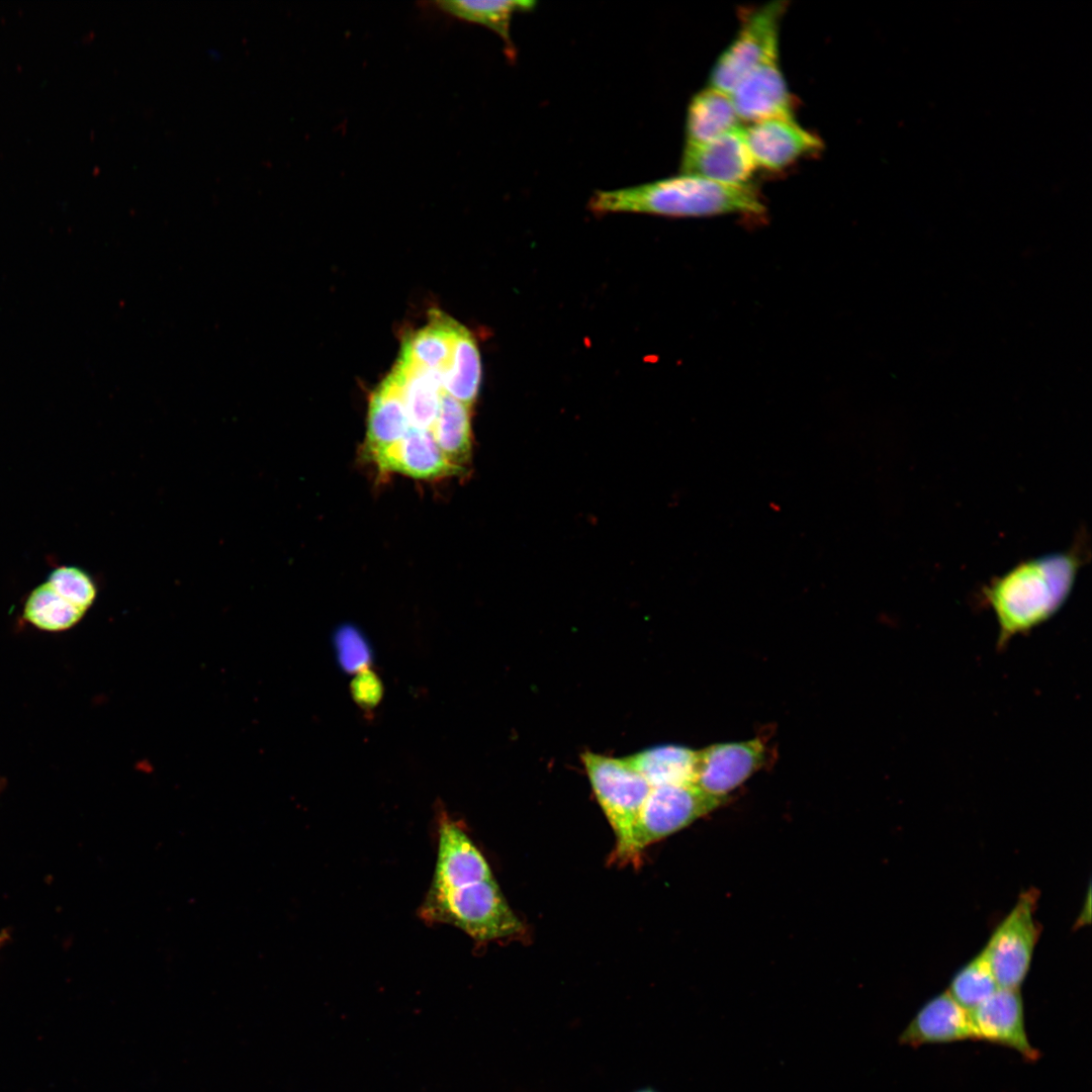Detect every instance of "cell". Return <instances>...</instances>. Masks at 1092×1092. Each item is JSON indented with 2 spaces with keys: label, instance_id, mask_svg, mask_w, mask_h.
<instances>
[{
  "label": "cell",
  "instance_id": "cell-5",
  "mask_svg": "<svg viewBox=\"0 0 1092 1092\" xmlns=\"http://www.w3.org/2000/svg\"><path fill=\"white\" fill-rule=\"evenodd\" d=\"M724 801L713 798L695 783L651 787L634 825L632 855L691 825Z\"/></svg>",
  "mask_w": 1092,
  "mask_h": 1092
},
{
  "label": "cell",
  "instance_id": "cell-2",
  "mask_svg": "<svg viewBox=\"0 0 1092 1092\" xmlns=\"http://www.w3.org/2000/svg\"><path fill=\"white\" fill-rule=\"evenodd\" d=\"M589 207L598 214L639 212L674 217L756 215L765 210L751 186L726 185L684 174L636 187L599 191Z\"/></svg>",
  "mask_w": 1092,
  "mask_h": 1092
},
{
  "label": "cell",
  "instance_id": "cell-3",
  "mask_svg": "<svg viewBox=\"0 0 1092 1092\" xmlns=\"http://www.w3.org/2000/svg\"><path fill=\"white\" fill-rule=\"evenodd\" d=\"M419 915L428 923L455 926L478 942L511 938L523 931L494 878L431 883Z\"/></svg>",
  "mask_w": 1092,
  "mask_h": 1092
},
{
  "label": "cell",
  "instance_id": "cell-21",
  "mask_svg": "<svg viewBox=\"0 0 1092 1092\" xmlns=\"http://www.w3.org/2000/svg\"><path fill=\"white\" fill-rule=\"evenodd\" d=\"M481 381V362L476 342L460 326L451 360L443 377V391L471 406L477 397Z\"/></svg>",
  "mask_w": 1092,
  "mask_h": 1092
},
{
  "label": "cell",
  "instance_id": "cell-23",
  "mask_svg": "<svg viewBox=\"0 0 1092 1092\" xmlns=\"http://www.w3.org/2000/svg\"><path fill=\"white\" fill-rule=\"evenodd\" d=\"M85 612L61 597L46 581L28 596L23 617L26 621L46 631H63L73 627Z\"/></svg>",
  "mask_w": 1092,
  "mask_h": 1092
},
{
  "label": "cell",
  "instance_id": "cell-1",
  "mask_svg": "<svg viewBox=\"0 0 1092 1092\" xmlns=\"http://www.w3.org/2000/svg\"><path fill=\"white\" fill-rule=\"evenodd\" d=\"M1086 533L1069 550L1019 562L982 588V600L998 626L997 647L1049 621L1065 605L1089 557Z\"/></svg>",
  "mask_w": 1092,
  "mask_h": 1092
},
{
  "label": "cell",
  "instance_id": "cell-10",
  "mask_svg": "<svg viewBox=\"0 0 1092 1092\" xmlns=\"http://www.w3.org/2000/svg\"><path fill=\"white\" fill-rule=\"evenodd\" d=\"M970 1016L976 1040L1012 1049L1026 1061L1039 1058V1052L1028 1039L1019 989L998 988L970 1011Z\"/></svg>",
  "mask_w": 1092,
  "mask_h": 1092
},
{
  "label": "cell",
  "instance_id": "cell-11",
  "mask_svg": "<svg viewBox=\"0 0 1092 1092\" xmlns=\"http://www.w3.org/2000/svg\"><path fill=\"white\" fill-rule=\"evenodd\" d=\"M367 459L381 474L400 473L422 480L456 476L464 471L443 454L430 430L413 427L399 441Z\"/></svg>",
  "mask_w": 1092,
  "mask_h": 1092
},
{
  "label": "cell",
  "instance_id": "cell-8",
  "mask_svg": "<svg viewBox=\"0 0 1092 1092\" xmlns=\"http://www.w3.org/2000/svg\"><path fill=\"white\" fill-rule=\"evenodd\" d=\"M765 753L760 738L716 743L698 749L694 783L707 795L726 801L731 792L762 766Z\"/></svg>",
  "mask_w": 1092,
  "mask_h": 1092
},
{
  "label": "cell",
  "instance_id": "cell-6",
  "mask_svg": "<svg viewBox=\"0 0 1092 1092\" xmlns=\"http://www.w3.org/2000/svg\"><path fill=\"white\" fill-rule=\"evenodd\" d=\"M785 8L784 1H774L746 17L736 38L715 64L710 88L729 94L749 72L778 58V28Z\"/></svg>",
  "mask_w": 1092,
  "mask_h": 1092
},
{
  "label": "cell",
  "instance_id": "cell-22",
  "mask_svg": "<svg viewBox=\"0 0 1092 1092\" xmlns=\"http://www.w3.org/2000/svg\"><path fill=\"white\" fill-rule=\"evenodd\" d=\"M445 14L468 22L484 25L496 32L512 49L511 22L515 13L532 10L534 1H471L449 0L433 3Z\"/></svg>",
  "mask_w": 1092,
  "mask_h": 1092
},
{
  "label": "cell",
  "instance_id": "cell-4",
  "mask_svg": "<svg viewBox=\"0 0 1092 1092\" xmlns=\"http://www.w3.org/2000/svg\"><path fill=\"white\" fill-rule=\"evenodd\" d=\"M581 761L597 800L616 835L617 855L633 858V829L651 786L624 757L585 751L581 754Z\"/></svg>",
  "mask_w": 1092,
  "mask_h": 1092
},
{
  "label": "cell",
  "instance_id": "cell-29",
  "mask_svg": "<svg viewBox=\"0 0 1092 1092\" xmlns=\"http://www.w3.org/2000/svg\"><path fill=\"white\" fill-rule=\"evenodd\" d=\"M635 1092H656V1091H654L651 1088H643V1089H639V1090H637Z\"/></svg>",
  "mask_w": 1092,
  "mask_h": 1092
},
{
  "label": "cell",
  "instance_id": "cell-17",
  "mask_svg": "<svg viewBox=\"0 0 1092 1092\" xmlns=\"http://www.w3.org/2000/svg\"><path fill=\"white\" fill-rule=\"evenodd\" d=\"M698 750L690 747L665 744L656 745L624 759L640 774L651 787L694 783Z\"/></svg>",
  "mask_w": 1092,
  "mask_h": 1092
},
{
  "label": "cell",
  "instance_id": "cell-9",
  "mask_svg": "<svg viewBox=\"0 0 1092 1092\" xmlns=\"http://www.w3.org/2000/svg\"><path fill=\"white\" fill-rule=\"evenodd\" d=\"M755 168L741 126L704 144H687L680 165L684 175L735 186L746 185Z\"/></svg>",
  "mask_w": 1092,
  "mask_h": 1092
},
{
  "label": "cell",
  "instance_id": "cell-18",
  "mask_svg": "<svg viewBox=\"0 0 1092 1092\" xmlns=\"http://www.w3.org/2000/svg\"><path fill=\"white\" fill-rule=\"evenodd\" d=\"M470 406L442 391L437 417L430 429L443 454L462 470L472 455Z\"/></svg>",
  "mask_w": 1092,
  "mask_h": 1092
},
{
  "label": "cell",
  "instance_id": "cell-24",
  "mask_svg": "<svg viewBox=\"0 0 1092 1092\" xmlns=\"http://www.w3.org/2000/svg\"><path fill=\"white\" fill-rule=\"evenodd\" d=\"M998 988L988 960L982 950L953 976L947 992L970 1012Z\"/></svg>",
  "mask_w": 1092,
  "mask_h": 1092
},
{
  "label": "cell",
  "instance_id": "cell-16",
  "mask_svg": "<svg viewBox=\"0 0 1092 1092\" xmlns=\"http://www.w3.org/2000/svg\"><path fill=\"white\" fill-rule=\"evenodd\" d=\"M392 374L399 384L411 426L430 430L439 411L444 373L399 359Z\"/></svg>",
  "mask_w": 1092,
  "mask_h": 1092
},
{
  "label": "cell",
  "instance_id": "cell-15",
  "mask_svg": "<svg viewBox=\"0 0 1092 1092\" xmlns=\"http://www.w3.org/2000/svg\"><path fill=\"white\" fill-rule=\"evenodd\" d=\"M411 428L399 384L391 372L370 397L364 457L399 441Z\"/></svg>",
  "mask_w": 1092,
  "mask_h": 1092
},
{
  "label": "cell",
  "instance_id": "cell-27",
  "mask_svg": "<svg viewBox=\"0 0 1092 1092\" xmlns=\"http://www.w3.org/2000/svg\"><path fill=\"white\" fill-rule=\"evenodd\" d=\"M350 692L357 706L369 712L380 703L383 685L378 673L367 666L355 673L350 685Z\"/></svg>",
  "mask_w": 1092,
  "mask_h": 1092
},
{
  "label": "cell",
  "instance_id": "cell-14",
  "mask_svg": "<svg viewBox=\"0 0 1092 1092\" xmlns=\"http://www.w3.org/2000/svg\"><path fill=\"white\" fill-rule=\"evenodd\" d=\"M966 1039L976 1040L970 1012L947 991L928 1000L899 1036L900 1043L912 1048Z\"/></svg>",
  "mask_w": 1092,
  "mask_h": 1092
},
{
  "label": "cell",
  "instance_id": "cell-12",
  "mask_svg": "<svg viewBox=\"0 0 1092 1092\" xmlns=\"http://www.w3.org/2000/svg\"><path fill=\"white\" fill-rule=\"evenodd\" d=\"M743 135L755 166L767 170H781L822 148L821 141L793 118L753 122L743 128Z\"/></svg>",
  "mask_w": 1092,
  "mask_h": 1092
},
{
  "label": "cell",
  "instance_id": "cell-13",
  "mask_svg": "<svg viewBox=\"0 0 1092 1092\" xmlns=\"http://www.w3.org/2000/svg\"><path fill=\"white\" fill-rule=\"evenodd\" d=\"M740 120L793 118L792 97L778 66L769 60L744 76L729 93Z\"/></svg>",
  "mask_w": 1092,
  "mask_h": 1092
},
{
  "label": "cell",
  "instance_id": "cell-7",
  "mask_svg": "<svg viewBox=\"0 0 1092 1092\" xmlns=\"http://www.w3.org/2000/svg\"><path fill=\"white\" fill-rule=\"evenodd\" d=\"M1035 902L1034 891L1022 893L983 949L999 988L1019 989L1028 973L1039 932Z\"/></svg>",
  "mask_w": 1092,
  "mask_h": 1092
},
{
  "label": "cell",
  "instance_id": "cell-19",
  "mask_svg": "<svg viewBox=\"0 0 1092 1092\" xmlns=\"http://www.w3.org/2000/svg\"><path fill=\"white\" fill-rule=\"evenodd\" d=\"M740 119L729 94L705 89L691 101L687 115V144L710 142L736 127Z\"/></svg>",
  "mask_w": 1092,
  "mask_h": 1092
},
{
  "label": "cell",
  "instance_id": "cell-25",
  "mask_svg": "<svg viewBox=\"0 0 1092 1092\" xmlns=\"http://www.w3.org/2000/svg\"><path fill=\"white\" fill-rule=\"evenodd\" d=\"M48 582L64 599L86 611L96 598V585L90 575L76 566H59L49 575Z\"/></svg>",
  "mask_w": 1092,
  "mask_h": 1092
},
{
  "label": "cell",
  "instance_id": "cell-20",
  "mask_svg": "<svg viewBox=\"0 0 1092 1092\" xmlns=\"http://www.w3.org/2000/svg\"><path fill=\"white\" fill-rule=\"evenodd\" d=\"M459 328L452 320L434 314L426 327L405 340L399 359L445 373Z\"/></svg>",
  "mask_w": 1092,
  "mask_h": 1092
},
{
  "label": "cell",
  "instance_id": "cell-26",
  "mask_svg": "<svg viewBox=\"0 0 1092 1092\" xmlns=\"http://www.w3.org/2000/svg\"><path fill=\"white\" fill-rule=\"evenodd\" d=\"M335 646L339 662L346 671L356 673L370 666L371 649L355 627L342 626L335 634Z\"/></svg>",
  "mask_w": 1092,
  "mask_h": 1092
},
{
  "label": "cell",
  "instance_id": "cell-28",
  "mask_svg": "<svg viewBox=\"0 0 1092 1092\" xmlns=\"http://www.w3.org/2000/svg\"><path fill=\"white\" fill-rule=\"evenodd\" d=\"M6 939H7V933L5 931H0V943H2Z\"/></svg>",
  "mask_w": 1092,
  "mask_h": 1092
}]
</instances>
